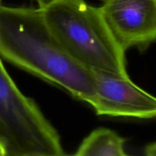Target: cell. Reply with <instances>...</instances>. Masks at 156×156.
<instances>
[{"mask_svg":"<svg viewBox=\"0 0 156 156\" xmlns=\"http://www.w3.org/2000/svg\"><path fill=\"white\" fill-rule=\"evenodd\" d=\"M0 58L88 102L96 92L91 69L75 59L47 25L42 9L0 5Z\"/></svg>","mask_w":156,"mask_h":156,"instance_id":"cell-1","label":"cell"},{"mask_svg":"<svg viewBox=\"0 0 156 156\" xmlns=\"http://www.w3.org/2000/svg\"><path fill=\"white\" fill-rule=\"evenodd\" d=\"M144 154L147 156H156V143L146 146L144 149Z\"/></svg>","mask_w":156,"mask_h":156,"instance_id":"cell-7","label":"cell"},{"mask_svg":"<svg viewBox=\"0 0 156 156\" xmlns=\"http://www.w3.org/2000/svg\"><path fill=\"white\" fill-rule=\"evenodd\" d=\"M1 2H2V0H0V4H1Z\"/></svg>","mask_w":156,"mask_h":156,"instance_id":"cell-10","label":"cell"},{"mask_svg":"<svg viewBox=\"0 0 156 156\" xmlns=\"http://www.w3.org/2000/svg\"><path fill=\"white\" fill-rule=\"evenodd\" d=\"M42 11L53 34L79 63L129 77L126 51L114 39L98 7L85 0H56Z\"/></svg>","mask_w":156,"mask_h":156,"instance_id":"cell-2","label":"cell"},{"mask_svg":"<svg viewBox=\"0 0 156 156\" xmlns=\"http://www.w3.org/2000/svg\"><path fill=\"white\" fill-rule=\"evenodd\" d=\"M0 143L5 156H62L60 136L32 98L22 94L0 58Z\"/></svg>","mask_w":156,"mask_h":156,"instance_id":"cell-3","label":"cell"},{"mask_svg":"<svg viewBox=\"0 0 156 156\" xmlns=\"http://www.w3.org/2000/svg\"><path fill=\"white\" fill-rule=\"evenodd\" d=\"M34 1H36V2L37 3L39 9H44L47 8V6L50 5H51L52 3L56 2V0H34Z\"/></svg>","mask_w":156,"mask_h":156,"instance_id":"cell-8","label":"cell"},{"mask_svg":"<svg viewBox=\"0 0 156 156\" xmlns=\"http://www.w3.org/2000/svg\"><path fill=\"white\" fill-rule=\"evenodd\" d=\"M0 156H5V151L1 143H0Z\"/></svg>","mask_w":156,"mask_h":156,"instance_id":"cell-9","label":"cell"},{"mask_svg":"<svg viewBox=\"0 0 156 156\" xmlns=\"http://www.w3.org/2000/svg\"><path fill=\"white\" fill-rule=\"evenodd\" d=\"M95 94L87 103L98 115L156 118V98L140 88L129 77L91 70Z\"/></svg>","mask_w":156,"mask_h":156,"instance_id":"cell-5","label":"cell"},{"mask_svg":"<svg viewBox=\"0 0 156 156\" xmlns=\"http://www.w3.org/2000/svg\"><path fill=\"white\" fill-rule=\"evenodd\" d=\"M105 23L123 50L143 52L156 41V0H101Z\"/></svg>","mask_w":156,"mask_h":156,"instance_id":"cell-4","label":"cell"},{"mask_svg":"<svg viewBox=\"0 0 156 156\" xmlns=\"http://www.w3.org/2000/svg\"><path fill=\"white\" fill-rule=\"evenodd\" d=\"M126 140L117 133L107 128H98L82 141L75 155L126 156L124 145Z\"/></svg>","mask_w":156,"mask_h":156,"instance_id":"cell-6","label":"cell"}]
</instances>
